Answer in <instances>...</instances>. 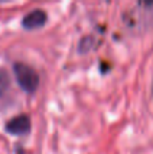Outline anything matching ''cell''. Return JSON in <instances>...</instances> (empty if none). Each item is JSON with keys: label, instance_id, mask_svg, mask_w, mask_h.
<instances>
[{"label": "cell", "instance_id": "277c9868", "mask_svg": "<svg viewBox=\"0 0 153 154\" xmlns=\"http://www.w3.org/2000/svg\"><path fill=\"white\" fill-rule=\"evenodd\" d=\"M10 88V75L5 69H0V96H3Z\"/></svg>", "mask_w": 153, "mask_h": 154}, {"label": "cell", "instance_id": "7a4b0ae2", "mask_svg": "<svg viewBox=\"0 0 153 154\" xmlns=\"http://www.w3.org/2000/svg\"><path fill=\"white\" fill-rule=\"evenodd\" d=\"M30 127H31L30 118L27 115H18L7 122L5 131L8 134H12V135H22V134L29 133Z\"/></svg>", "mask_w": 153, "mask_h": 154}, {"label": "cell", "instance_id": "5b68a950", "mask_svg": "<svg viewBox=\"0 0 153 154\" xmlns=\"http://www.w3.org/2000/svg\"><path fill=\"white\" fill-rule=\"evenodd\" d=\"M92 45H94V39H92L91 37H86V38L81 39L80 46H79V50H80L81 53H86V51L91 50Z\"/></svg>", "mask_w": 153, "mask_h": 154}, {"label": "cell", "instance_id": "6da1fadb", "mask_svg": "<svg viewBox=\"0 0 153 154\" xmlns=\"http://www.w3.org/2000/svg\"><path fill=\"white\" fill-rule=\"evenodd\" d=\"M14 73H15L18 84L26 92H34L38 88V85H39V76L29 65L16 62L14 65Z\"/></svg>", "mask_w": 153, "mask_h": 154}, {"label": "cell", "instance_id": "8992f818", "mask_svg": "<svg viewBox=\"0 0 153 154\" xmlns=\"http://www.w3.org/2000/svg\"><path fill=\"white\" fill-rule=\"evenodd\" d=\"M152 93H153V84H152Z\"/></svg>", "mask_w": 153, "mask_h": 154}, {"label": "cell", "instance_id": "3957f363", "mask_svg": "<svg viewBox=\"0 0 153 154\" xmlns=\"http://www.w3.org/2000/svg\"><path fill=\"white\" fill-rule=\"evenodd\" d=\"M48 20V15L43 10H33L22 19V26L27 30H35L42 27Z\"/></svg>", "mask_w": 153, "mask_h": 154}]
</instances>
